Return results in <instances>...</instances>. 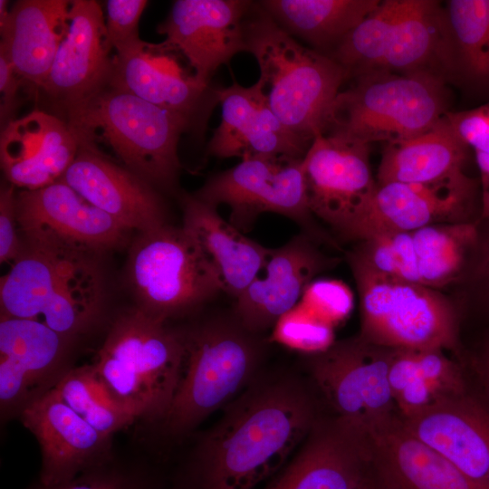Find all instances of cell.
<instances>
[{
  "mask_svg": "<svg viewBox=\"0 0 489 489\" xmlns=\"http://www.w3.org/2000/svg\"><path fill=\"white\" fill-rule=\"evenodd\" d=\"M319 419L291 376L254 379L203 438L172 489H253L277 474Z\"/></svg>",
  "mask_w": 489,
  "mask_h": 489,
  "instance_id": "1",
  "label": "cell"
},
{
  "mask_svg": "<svg viewBox=\"0 0 489 489\" xmlns=\"http://www.w3.org/2000/svg\"><path fill=\"white\" fill-rule=\"evenodd\" d=\"M360 303V333L388 349L455 350L454 309L435 289L374 273L348 255Z\"/></svg>",
  "mask_w": 489,
  "mask_h": 489,
  "instance_id": "8",
  "label": "cell"
},
{
  "mask_svg": "<svg viewBox=\"0 0 489 489\" xmlns=\"http://www.w3.org/2000/svg\"><path fill=\"white\" fill-rule=\"evenodd\" d=\"M362 489H384L378 477L376 476L374 469L371 478Z\"/></svg>",
  "mask_w": 489,
  "mask_h": 489,
  "instance_id": "48",
  "label": "cell"
},
{
  "mask_svg": "<svg viewBox=\"0 0 489 489\" xmlns=\"http://www.w3.org/2000/svg\"><path fill=\"white\" fill-rule=\"evenodd\" d=\"M396 350L359 335L334 341L326 350L312 355V377L334 416L366 427L398 413L388 382Z\"/></svg>",
  "mask_w": 489,
  "mask_h": 489,
  "instance_id": "11",
  "label": "cell"
},
{
  "mask_svg": "<svg viewBox=\"0 0 489 489\" xmlns=\"http://www.w3.org/2000/svg\"><path fill=\"white\" fill-rule=\"evenodd\" d=\"M475 189L465 171L430 183L378 184L366 210L344 237L360 242L431 225L475 222Z\"/></svg>",
  "mask_w": 489,
  "mask_h": 489,
  "instance_id": "15",
  "label": "cell"
},
{
  "mask_svg": "<svg viewBox=\"0 0 489 489\" xmlns=\"http://www.w3.org/2000/svg\"><path fill=\"white\" fill-rule=\"evenodd\" d=\"M63 110L79 144L103 143L156 188L175 189L179 139L191 129L184 117L110 85Z\"/></svg>",
  "mask_w": 489,
  "mask_h": 489,
  "instance_id": "4",
  "label": "cell"
},
{
  "mask_svg": "<svg viewBox=\"0 0 489 489\" xmlns=\"http://www.w3.org/2000/svg\"><path fill=\"white\" fill-rule=\"evenodd\" d=\"M14 186H2L0 191V262L13 264L22 249L16 231Z\"/></svg>",
  "mask_w": 489,
  "mask_h": 489,
  "instance_id": "42",
  "label": "cell"
},
{
  "mask_svg": "<svg viewBox=\"0 0 489 489\" xmlns=\"http://www.w3.org/2000/svg\"><path fill=\"white\" fill-rule=\"evenodd\" d=\"M181 376L163 427L180 436L226 405L255 379L264 352L259 334L246 330L234 313L216 316L183 331Z\"/></svg>",
  "mask_w": 489,
  "mask_h": 489,
  "instance_id": "7",
  "label": "cell"
},
{
  "mask_svg": "<svg viewBox=\"0 0 489 489\" xmlns=\"http://www.w3.org/2000/svg\"><path fill=\"white\" fill-rule=\"evenodd\" d=\"M446 108V81L436 75L369 72L340 91L321 133L366 145L399 142L433 128Z\"/></svg>",
  "mask_w": 489,
  "mask_h": 489,
  "instance_id": "6",
  "label": "cell"
},
{
  "mask_svg": "<svg viewBox=\"0 0 489 489\" xmlns=\"http://www.w3.org/2000/svg\"><path fill=\"white\" fill-rule=\"evenodd\" d=\"M15 211L22 232L49 231L94 254L122 247L128 242L129 230L61 179L15 194Z\"/></svg>",
  "mask_w": 489,
  "mask_h": 489,
  "instance_id": "24",
  "label": "cell"
},
{
  "mask_svg": "<svg viewBox=\"0 0 489 489\" xmlns=\"http://www.w3.org/2000/svg\"><path fill=\"white\" fill-rule=\"evenodd\" d=\"M61 180L129 231L147 233L167 225L157 188L94 146L80 144Z\"/></svg>",
  "mask_w": 489,
  "mask_h": 489,
  "instance_id": "20",
  "label": "cell"
},
{
  "mask_svg": "<svg viewBox=\"0 0 489 489\" xmlns=\"http://www.w3.org/2000/svg\"><path fill=\"white\" fill-rule=\"evenodd\" d=\"M245 39L269 106L291 130L312 140L321 132L347 72L331 57L302 45L258 2L248 14Z\"/></svg>",
  "mask_w": 489,
  "mask_h": 489,
  "instance_id": "5",
  "label": "cell"
},
{
  "mask_svg": "<svg viewBox=\"0 0 489 489\" xmlns=\"http://www.w3.org/2000/svg\"><path fill=\"white\" fill-rule=\"evenodd\" d=\"M127 274L138 308L165 321L222 292L212 264L183 226L140 233L129 250Z\"/></svg>",
  "mask_w": 489,
  "mask_h": 489,
  "instance_id": "9",
  "label": "cell"
},
{
  "mask_svg": "<svg viewBox=\"0 0 489 489\" xmlns=\"http://www.w3.org/2000/svg\"><path fill=\"white\" fill-rule=\"evenodd\" d=\"M182 226L195 238L216 271L222 292L235 300L264 270L272 249L245 236L195 195L182 194Z\"/></svg>",
  "mask_w": 489,
  "mask_h": 489,
  "instance_id": "29",
  "label": "cell"
},
{
  "mask_svg": "<svg viewBox=\"0 0 489 489\" xmlns=\"http://www.w3.org/2000/svg\"><path fill=\"white\" fill-rule=\"evenodd\" d=\"M379 71L459 76L445 8L437 1L401 0Z\"/></svg>",
  "mask_w": 489,
  "mask_h": 489,
  "instance_id": "27",
  "label": "cell"
},
{
  "mask_svg": "<svg viewBox=\"0 0 489 489\" xmlns=\"http://www.w3.org/2000/svg\"><path fill=\"white\" fill-rule=\"evenodd\" d=\"M109 85L184 117L202 132L216 105V88L200 82L182 53L166 41L143 42L114 54Z\"/></svg>",
  "mask_w": 489,
  "mask_h": 489,
  "instance_id": "13",
  "label": "cell"
},
{
  "mask_svg": "<svg viewBox=\"0 0 489 489\" xmlns=\"http://www.w3.org/2000/svg\"><path fill=\"white\" fill-rule=\"evenodd\" d=\"M272 338L282 345L312 355L326 350L334 343L333 326L300 302L277 321Z\"/></svg>",
  "mask_w": 489,
  "mask_h": 489,
  "instance_id": "36",
  "label": "cell"
},
{
  "mask_svg": "<svg viewBox=\"0 0 489 489\" xmlns=\"http://www.w3.org/2000/svg\"><path fill=\"white\" fill-rule=\"evenodd\" d=\"M41 451L39 483L54 486L112 461L111 438L101 436L52 389L19 416Z\"/></svg>",
  "mask_w": 489,
  "mask_h": 489,
  "instance_id": "18",
  "label": "cell"
},
{
  "mask_svg": "<svg viewBox=\"0 0 489 489\" xmlns=\"http://www.w3.org/2000/svg\"><path fill=\"white\" fill-rule=\"evenodd\" d=\"M372 474L365 428L333 416L316 421L296 455L264 489H362Z\"/></svg>",
  "mask_w": 489,
  "mask_h": 489,
  "instance_id": "16",
  "label": "cell"
},
{
  "mask_svg": "<svg viewBox=\"0 0 489 489\" xmlns=\"http://www.w3.org/2000/svg\"><path fill=\"white\" fill-rule=\"evenodd\" d=\"M147 5L146 0L106 2L107 35L117 54L126 53L143 43L139 36V22Z\"/></svg>",
  "mask_w": 489,
  "mask_h": 489,
  "instance_id": "39",
  "label": "cell"
},
{
  "mask_svg": "<svg viewBox=\"0 0 489 489\" xmlns=\"http://www.w3.org/2000/svg\"><path fill=\"white\" fill-rule=\"evenodd\" d=\"M105 17L94 0H72L67 34L42 89L62 110L109 85L113 57Z\"/></svg>",
  "mask_w": 489,
  "mask_h": 489,
  "instance_id": "22",
  "label": "cell"
},
{
  "mask_svg": "<svg viewBox=\"0 0 489 489\" xmlns=\"http://www.w3.org/2000/svg\"><path fill=\"white\" fill-rule=\"evenodd\" d=\"M479 235L476 222L436 224L393 233L398 280L431 289L450 283L475 254Z\"/></svg>",
  "mask_w": 489,
  "mask_h": 489,
  "instance_id": "28",
  "label": "cell"
},
{
  "mask_svg": "<svg viewBox=\"0 0 489 489\" xmlns=\"http://www.w3.org/2000/svg\"><path fill=\"white\" fill-rule=\"evenodd\" d=\"M475 369L484 395L483 400L489 407V343L476 361Z\"/></svg>",
  "mask_w": 489,
  "mask_h": 489,
  "instance_id": "45",
  "label": "cell"
},
{
  "mask_svg": "<svg viewBox=\"0 0 489 489\" xmlns=\"http://www.w3.org/2000/svg\"><path fill=\"white\" fill-rule=\"evenodd\" d=\"M79 146L66 120L33 110L2 128L1 167L13 186L39 189L61 179Z\"/></svg>",
  "mask_w": 489,
  "mask_h": 489,
  "instance_id": "25",
  "label": "cell"
},
{
  "mask_svg": "<svg viewBox=\"0 0 489 489\" xmlns=\"http://www.w3.org/2000/svg\"><path fill=\"white\" fill-rule=\"evenodd\" d=\"M183 331L139 308L112 322L91 365L110 398L136 419L164 421L179 383Z\"/></svg>",
  "mask_w": 489,
  "mask_h": 489,
  "instance_id": "3",
  "label": "cell"
},
{
  "mask_svg": "<svg viewBox=\"0 0 489 489\" xmlns=\"http://www.w3.org/2000/svg\"><path fill=\"white\" fill-rule=\"evenodd\" d=\"M380 0H263L260 6L290 35L329 55Z\"/></svg>",
  "mask_w": 489,
  "mask_h": 489,
  "instance_id": "32",
  "label": "cell"
},
{
  "mask_svg": "<svg viewBox=\"0 0 489 489\" xmlns=\"http://www.w3.org/2000/svg\"><path fill=\"white\" fill-rule=\"evenodd\" d=\"M254 2L177 0L157 32L178 50L197 78L209 84L212 74L246 51L245 24Z\"/></svg>",
  "mask_w": 489,
  "mask_h": 489,
  "instance_id": "17",
  "label": "cell"
},
{
  "mask_svg": "<svg viewBox=\"0 0 489 489\" xmlns=\"http://www.w3.org/2000/svg\"><path fill=\"white\" fill-rule=\"evenodd\" d=\"M406 428L479 489H489V407L468 393L444 398L402 417Z\"/></svg>",
  "mask_w": 489,
  "mask_h": 489,
  "instance_id": "21",
  "label": "cell"
},
{
  "mask_svg": "<svg viewBox=\"0 0 489 489\" xmlns=\"http://www.w3.org/2000/svg\"><path fill=\"white\" fill-rule=\"evenodd\" d=\"M75 339L28 319L1 317L0 412L2 421L20 416L61 381L73 367Z\"/></svg>",
  "mask_w": 489,
  "mask_h": 489,
  "instance_id": "14",
  "label": "cell"
},
{
  "mask_svg": "<svg viewBox=\"0 0 489 489\" xmlns=\"http://www.w3.org/2000/svg\"><path fill=\"white\" fill-rule=\"evenodd\" d=\"M195 196L215 207L227 205L230 223L242 232L248 231L261 214L271 212L299 224L308 235H317L307 200L302 158L241 160L210 177Z\"/></svg>",
  "mask_w": 489,
  "mask_h": 489,
  "instance_id": "10",
  "label": "cell"
},
{
  "mask_svg": "<svg viewBox=\"0 0 489 489\" xmlns=\"http://www.w3.org/2000/svg\"><path fill=\"white\" fill-rule=\"evenodd\" d=\"M221 120L207 145L211 156L241 160L261 157L303 158L312 140L286 127L256 82L216 88Z\"/></svg>",
  "mask_w": 489,
  "mask_h": 489,
  "instance_id": "19",
  "label": "cell"
},
{
  "mask_svg": "<svg viewBox=\"0 0 489 489\" xmlns=\"http://www.w3.org/2000/svg\"><path fill=\"white\" fill-rule=\"evenodd\" d=\"M312 214L345 236L377 188L369 145L318 133L302 158Z\"/></svg>",
  "mask_w": 489,
  "mask_h": 489,
  "instance_id": "12",
  "label": "cell"
},
{
  "mask_svg": "<svg viewBox=\"0 0 489 489\" xmlns=\"http://www.w3.org/2000/svg\"><path fill=\"white\" fill-rule=\"evenodd\" d=\"M22 233L21 253L0 281L1 317L33 320L75 339L101 314L94 253L49 231Z\"/></svg>",
  "mask_w": 489,
  "mask_h": 489,
  "instance_id": "2",
  "label": "cell"
},
{
  "mask_svg": "<svg viewBox=\"0 0 489 489\" xmlns=\"http://www.w3.org/2000/svg\"><path fill=\"white\" fill-rule=\"evenodd\" d=\"M330 265L331 260L310 235H295L271 250L264 273L235 300L233 313L246 330L260 335L296 306L313 278Z\"/></svg>",
  "mask_w": 489,
  "mask_h": 489,
  "instance_id": "23",
  "label": "cell"
},
{
  "mask_svg": "<svg viewBox=\"0 0 489 489\" xmlns=\"http://www.w3.org/2000/svg\"><path fill=\"white\" fill-rule=\"evenodd\" d=\"M443 350H415L418 371L437 399L467 392L461 369Z\"/></svg>",
  "mask_w": 489,
  "mask_h": 489,
  "instance_id": "40",
  "label": "cell"
},
{
  "mask_svg": "<svg viewBox=\"0 0 489 489\" xmlns=\"http://www.w3.org/2000/svg\"><path fill=\"white\" fill-rule=\"evenodd\" d=\"M8 15L9 10L7 9V1L0 0V28L5 24Z\"/></svg>",
  "mask_w": 489,
  "mask_h": 489,
  "instance_id": "47",
  "label": "cell"
},
{
  "mask_svg": "<svg viewBox=\"0 0 489 489\" xmlns=\"http://www.w3.org/2000/svg\"><path fill=\"white\" fill-rule=\"evenodd\" d=\"M365 429L373 469L384 489H479L414 436L398 413L374 421Z\"/></svg>",
  "mask_w": 489,
  "mask_h": 489,
  "instance_id": "26",
  "label": "cell"
},
{
  "mask_svg": "<svg viewBox=\"0 0 489 489\" xmlns=\"http://www.w3.org/2000/svg\"><path fill=\"white\" fill-rule=\"evenodd\" d=\"M72 1L20 0L0 28V53L15 73L42 89L70 22Z\"/></svg>",
  "mask_w": 489,
  "mask_h": 489,
  "instance_id": "30",
  "label": "cell"
},
{
  "mask_svg": "<svg viewBox=\"0 0 489 489\" xmlns=\"http://www.w3.org/2000/svg\"><path fill=\"white\" fill-rule=\"evenodd\" d=\"M468 148L455 135L446 115L427 131L386 144L377 184L430 183L464 172Z\"/></svg>",
  "mask_w": 489,
  "mask_h": 489,
  "instance_id": "31",
  "label": "cell"
},
{
  "mask_svg": "<svg viewBox=\"0 0 489 489\" xmlns=\"http://www.w3.org/2000/svg\"><path fill=\"white\" fill-rule=\"evenodd\" d=\"M58 397L101 436L131 425L136 417L114 402L96 378L91 365L73 367L53 388Z\"/></svg>",
  "mask_w": 489,
  "mask_h": 489,
  "instance_id": "34",
  "label": "cell"
},
{
  "mask_svg": "<svg viewBox=\"0 0 489 489\" xmlns=\"http://www.w3.org/2000/svg\"><path fill=\"white\" fill-rule=\"evenodd\" d=\"M158 477L146 469L115 465L110 461L77 475L71 481L31 489H164Z\"/></svg>",
  "mask_w": 489,
  "mask_h": 489,
  "instance_id": "37",
  "label": "cell"
},
{
  "mask_svg": "<svg viewBox=\"0 0 489 489\" xmlns=\"http://www.w3.org/2000/svg\"><path fill=\"white\" fill-rule=\"evenodd\" d=\"M445 11L459 76L489 86V0H450Z\"/></svg>",
  "mask_w": 489,
  "mask_h": 489,
  "instance_id": "33",
  "label": "cell"
},
{
  "mask_svg": "<svg viewBox=\"0 0 489 489\" xmlns=\"http://www.w3.org/2000/svg\"><path fill=\"white\" fill-rule=\"evenodd\" d=\"M401 0H384L355 26L327 56L339 63L348 78L379 71Z\"/></svg>",
  "mask_w": 489,
  "mask_h": 489,
  "instance_id": "35",
  "label": "cell"
},
{
  "mask_svg": "<svg viewBox=\"0 0 489 489\" xmlns=\"http://www.w3.org/2000/svg\"><path fill=\"white\" fill-rule=\"evenodd\" d=\"M20 79L6 56L0 53V120L2 128L12 120L11 117L16 107Z\"/></svg>",
  "mask_w": 489,
  "mask_h": 489,
  "instance_id": "43",
  "label": "cell"
},
{
  "mask_svg": "<svg viewBox=\"0 0 489 489\" xmlns=\"http://www.w3.org/2000/svg\"><path fill=\"white\" fill-rule=\"evenodd\" d=\"M476 250L481 251V254L479 256L480 262L478 264V273L483 281H484L489 294V237L486 239V241H484L479 235Z\"/></svg>",
  "mask_w": 489,
  "mask_h": 489,
  "instance_id": "46",
  "label": "cell"
},
{
  "mask_svg": "<svg viewBox=\"0 0 489 489\" xmlns=\"http://www.w3.org/2000/svg\"><path fill=\"white\" fill-rule=\"evenodd\" d=\"M300 302L333 327L345 320L353 308V294L342 282L331 279L312 281Z\"/></svg>",
  "mask_w": 489,
  "mask_h": 489,
  "instance_id": "38",
  "label": "cell"
},
{
  "mask_svg": "<svg viewBox=\"0 0 489 489\" xmlns=\"http://www.w3.org/2000/svg\"><path fill=\"white\" fill-rule=\"evenodd\" d=\"M446 119L468 149L489 154V103L468 110L448 111Z\"/></svg>",
  "mask_w": 489,
  "mask_h": 489,
  "instance_id": "41",
  "label": "cell"
},
{
  "mask_svg": "<svg viewBox=\"0 0 489 489\" xmlns=\"http://www.w3.org/2000/svg\"><path fill=\"white\" fill-rule=\"evenodd\" d=\"M480 174V217L479 221L489 220V154L475 152Z\"/></svg>",
  "mask_w": 489,
  "mask_h": 489,
  "instance_id": "44",
  "label": "cell"
}]
</instances>
